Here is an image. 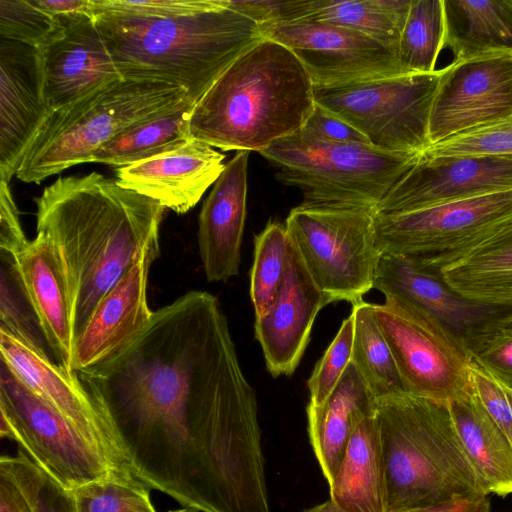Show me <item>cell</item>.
I'll list each match as a JSON object with an SVG mask.
<instances>
[{"mask_svg":"<svg viewBox=\"0 0 512 512\" xmlns=\"http://www.w3.org/2000/svg\"><path fill=\"white\" fill-rule=\"evenodd\" d=\"M76 373L150 489L200 512H271L256 393L217 297L187 292Z\"/></svg>","mask_w":512,"mask_h":512,"instance_id":"cell-1","label":"cell"},{"mask_svg":"<svg viewBox=\"0 0 512 512\" xmlns=\"http://www.w3.org/2000/svg\"><path fill=\"white\" fill-rule=\"evenodd\" d=\"M36 204V233L51 244L66 285L76 337L101 299L123 277L166 210L98 172L57 178Z\"/></svg>","mask_w":512,"mask_h":512,"instance_id":"cell-2","label":"cell"},{"mask_svg":"<svg viewBox=\"0 0 512 512\" xmlns=\"http://www.w3.org/2000/svg\"><path fill=\"white\" fill-rule=\"evenodd\" d=\"M314 85L295 54L263 38L218 77L189 115L194 140L257 151L299 131L315 108Z\"/></svg>","mask_w":512,"mask_h":512,"instance_id":"cell-3","label":"cell"},{"mask_svg":"<svg viewBox=\"0 0 512 512\" xmlns=\"http://www.w3.org/2000/svg\"><path fill=\"white\" fill-rule=\"evenodd\" d=\"M218 1L213 10L171 19L93 16L123 79L177 85L198 101L264 38L257 23Z\"/></svg>","mask_w":512,"mask_h":512,"instance_id":"cell-4","label":"cell"},{"mask_svg":"<svg viewBox=\"0 0 512 512\" xmlns=\"http://www.w3.org/2000/svg\"><path fill=\"white\" fill-rule=\"evenodd\" d=\"M387 512L487 496L446 402L402 392L377 400Z\"/></svg>","mask_w":512,"mask_h":512,"instance_id":"cell-5","label":"cell"},{"mask_svg":"<svg viewBox=\"0 0 512 512\" xmlns=\"http://www.w3.org/2000/svg\"><path fill=\"white\" fill-rule=\"evenodd\" d=\"M197 101L181 87L153 80L119 79L53 111L16 173L26 183L80 163L121 131Z\"/></svg>","mask_w":512,"mask_h":512,"instance_id":"cell-6","label":"cell"},{"mask_svg":"<svg viewBox=\"0 0 512 512\" xmlns=\"http://www.w3.org/2000/svg\"><path fill=\"white\" fill-rule=\"evenodd\" d=\"M259 154L279 168L277 180L302 191V203L375 208L421 153L322 141L299 130Z\"/></svg>","mask_w":512,"mask_h":512,"instance_id":"cell-7","label":"cell"},{"mask_svg":"<svg viewBox=\"0 0 512 512\" xmlns=\"http://www.w3.org/2000/svg\"><path fill=\"white\" fill-rule=\"evenodd\" d=\"M375 213L372 207L305 203L290 211L285 226L292 247L330 303L357 304L373 288L382 256Z\"/></svg>","mask_w":512,"mask_h":512,"instance_id":"cell-8","label":"cell"},{"mask_svg":"<svg viewBox=\"0 0 512 512\" xmlns=\"http://www.w3.org/2000/svg\"><path fill=\"white\" fill-rule=\"evenodd\" d=\"M442 74L440 69L314 86V99L356 128L371 146L393 153H422L430 146L429 117Z\"/></svg>","mask_w":512,"mask_h":512,"instance_id":"cell-9","label":"cell"},{"mask_svg":"<svg viewBox=\"0 0 512 512\" xmlns=\"http://www.w3.org/2000/svg\"><path fill=\"white\" fill-rule=\"evenodd\" d=\"M376 212V211H375ZM380 253L441 268L512 228V190L374 218Z\"/></svg>","mask_w":512,"mask_h":512,"instance_id":"cell-10","label":"cell"},{"mask_svg":"<svg viewBox=\"0 0 512 512\" xmlns=\"http://www.w3.org/2000/svg\"><path fill=\"white\" fill-rule=\"evenodd\" d=\"M0 436L17 442L38 466L67 490L121 472L93 443L38 398L1 360Z\"/></svg>","mask_w":512,"mask_h":512,"instance_id":"cell-11","label":"cell"},{"mask_svg":"<svg viewBox=\"0 0 512 512\" xmlns=\"http://www.w3.org/2000/svg\"><path fill=\"white\" fill-rule=\"evenodd\" d=\"M373 310L405 392L448 403L469 390L471 358L460 337L399 298L385 297Z\"/></svg>","mask_w":512,"mask_h":512,"instance_id":"cell-12","label":"cell"},{"mask_svg":"<svg viewBox=\"0 0 512 512\" xmlns=\"http://www.w3.org/2000/svg\"><path fill=\"white\" fill-rule=\"evenodd\" d=\"M301 61L314 86H334L407 74L398 55L356 30L314 18L259 26Z\"/></svg>","mask_w":512,"mask_h":512,"instance_id":"cell-13","label":"cell"},{"mask_svg":"<svg viewBox=\"0 0 512 512\" xmlns=\"http://www.w3.org/2000/svg\"><path fill=\"white\" fill-rule=\"evenodd\" d=\"M0 351L1 360L38 398L73 425L121 472L135 476L118 434L77 373L68 372L47 354L2 328Z\"/></svg>","mask_w":512,"mask_h":512,"instance_id":"cell-14","label":"cell"},{"mask_svg":"<svg viewBox=\"0 0 512 512\" xmlns=\"http://www.w3.org/2000/svg\"><path fill=\"white\" fill-rule=\"evenodd\" d=\"M512 114V54L455 61L443 68L429 117L430 146Z\"/></svg>","mask_w":512,"mask_h":512,"instance_id":"cell-15","label":"cell"},{"mask_svg":"<svg viewBox=\"0 0 512 512\" xmlns=\"http://www.w3.org/2000/svg\"><path fill=\"white\" fill-rule=\"evenodd\" d=\"M508 190H512V156L428 157L421 153L375 211L399 214Z\"/></svg>","mask_w":512,"mask_h":512,"instance_id":"cell-16","label":"cell"},{"mask_svg":"<svg viewBox=\"0 0 512 512\" xmlns=\"http://www.w3.org/2000/svg\"><path fill=\"white\" fill-rule=\"evenodd\" d=\"M52 113L40 50L0 38V176L9 183Z\"/></svg>","mask_w":512,"mask_h":512,"instance_id":"cell-17","label":"cell"},{"mask_svg":"<svg viewBox=\"0 0 512 512\" xmlns=\"http://www.w3.org/2000/svg\"><path fill=\"white\" fill-rule=\"evenodd\" d=\"M160 254L159 234L153 236L123 277L101 299L83 331L76 337L72 370L77 372L107 359L151 320L147 282Z\"/></svg>","mask_w":512,"mask_h":512,"instance_id":"cell-18","label":"cell"},{"mask_svg":"<svg viewBox=\"0 0 512 512\" xmlns=\"http://www.w3.org/2000/svg\"><path fill=\"white\" fill-rule=\"evenodd\" d=\"M58 19L62 34L40 49L45 95L52 112L123 79L93 15Z\"/></svg>","mask_w":512,"mask_h":512,"instance_id":"cell-19","label":"cell"},{"mask_svg":"<svg viewBox=\"0 0 512 512\" xmlns=\"http://www.w3.org/2000/svg\"><path fill=\"white\" fill-rule=\"evenodd\" d=\"M328 304L292 247L274 302L265 315L255 318V337L272 376L294 373L309 343L316 316Z\"/></svg>","mask_w":512,"mask_h":512,"instance_id":"cell-20","label":"cell"},{"mask_svg":"<svg viewBox=\"0 0 512 512\" xmlns=\"http://www.w3.org/2000/svg\"><path fill=\"white\" fill-rule=\"evenodd\" d=\"M224 158L213 147L192 139L168 152L117 168L116 179L122 187L184 214L216 182L225 168Z\"/></svg>","mask_w":512,"mask_h":512,"instance_id":"cell-21","label":"cell"},{"mask_svg":"<svg viewBox=\"0 0 512 512\" xmlns=\"http://www.w3.org/2000/svg\"><path fill=\"white\" fill-rule=\"evenodd\" d=\"M248 156V151H238L225 164L199 214V254L209 282H226L239 273Z\"/></svg>","mask_w":512,"mask_h":512,"instance_id":"cell-22","label":"cell"},{"mask_svg":"<svg viewBox=\"0 0 512 512\" xmlns=\"http://www.w3.org/2000/svg\"><path fill=\"white\" fill-rule=\"evenodd\" d=\"M373 288L385 297L399 298L424 310L462 340L488 318L509 309L463 297L444 281L438 268L402 255L381 256Z\"/></svg>","mask_w":512,"mask_h":512,"instance_id":"cell-23","label":"cell"},{"mask_svg":"<svg viewBox=\"0 0 512 512\" xmlns=\"http://www.w3.org/2000/svg\"><path fill=\"white\" fill-rule=\"evenodd\" d=\"M29 301L46 342L59 365L72 370L74 333L63 274L56 254L41 233L13 254L1 253Z\"/></svg>","mask_w":512,"mask_h":512,"instance_id":"cell-24","label":"cell"},{"mask_svg":"<svg viewBox=\"0 0 512 512\" xmlns=\"http://www.w3.org/2000/svg\"><path fill=\"white\" fill-rule=\"evenodd\" d=\"M376 411L377 400L352 361L323 404L308 403L309 442L328 486L355 429Z\"/></svg>","mask_w":512,"mask_h":512,"instance_id":"cell-25","label":"cell"},{"mask_svg":"<svg viewBox=\"0 0 512 512\" xmlns=\"http://www.w3.org/2000/svg\"><path fill=\"white\" fill-rule=\"evenodd\" d=\"M463 450L486 495L512 494V443L471 386L448 402Z\"/></svg>","mask_w":512,"mask_h":512,"instance_id":"cell-26","label":"cell"},{"mask_svg":"<svg viewBox=\"0 0 512 512\" xmlns=\"http://www.w3.org/2000/svg\"><path fill=\"white\" fill-rule=\"evenodd\" d=\"M329 492L330 499L347 512H387L386 471L376 414L355 429Z\"/></svg>","mask_w":512,"mask_h":512,"instance_id":"cell-27","label":"cell"},{"mask_svg":"<svg viewBox=\"0 0 512 512\" xmlns=\"http://www.w3.org/2000/svg\"><path fill=\"white\" fill-rule=\"evenodd\" d=\"M443 11L453 62L512 54V0H443Z\"/></svg>","mask_w":512,"mask_h":512,"instance_id":"cell-28","label":"cell"},{"mask_svg":"<svg viewBox=\"0 0 512 512\" xmlns=\"http://www.w3.org/2000/svg\"><path fill=\"white\" fill-rule=\"evenodd\" d=\"M444 281L463 297L512 308V228L439 268Z\"/></svg>","mask_w":512,"mask_h":512,"instance_id":"cell-29","label":"cell"},{"mask_svg":"<svg viewBox=\"0 0 512 512\" xmlns=\"http://www.w3.org/2000/svg\"><path fill=\"white\" fill-rule=\"evenodd\" d=\"M194 105L187 104L121 131L95 151L91 162L120 168L189 142V115Z\"/></svg>","mask_w":512,"mask_h":512,"instance_id":"cell-30","label":"cell"},{"mask_svg":"<svg viewBox=\"0 0 512 512\" xmlns=\"http://www.w3.org/2000/svg\"><path fill=\"white\" fill-rule=\"evenodd\" d=\"M412 0H321L309 17L356 30L398 55Z\"/></svg>","mask_w":512,"mask_h":512,"instance_id":"cell-31","label":"cell"},{"mask_svg":"<svg viewBox=\"0 0 512 512\" xmlns=\"http://www.w3.org/2000/svg\"><path fill=\"white\" fill-rule=\"evenodd\" d=\"M354 341L351 361L376 400L405 392L389 345L378 325L373 304L352 305Z\"/></svg>","mask_w":512,"mask_h":512,"instance_id":"cell-32","label":"cell"},{"mask_svg":"<svg viewBox=\"0 0 512 512\" xmlns=\"http://www.w3.org/2000/svg\"><path fill=\"white\" fill-rule=\"evenodd\" d=\"M443 0H412L401 34L398 58L407 74L435 71L444 47Z\"/></svg>","mask_w":512,"mask_h":512,"instance_id":"cell-33","label":"cell"},{"mask_svg":"<svg viewBox=\"0 0 512 512\" xmlns=\"http://www.w3.org/2000/svg\"><path fill=\"white\" fill-rule=\"evenodd\" d=\"M291 241L286 226L270 221L254 238V262L250 274V297L255 318L267 313L284 280Z\"/></svg>","mask_w":512,"mask_h":512,"instance_id":"cell-34","label":"cell"},{"mask_svg":"<svg viewBox=\"0 0 512 512\" xmlns=\"http://www.w3.org/2000/svg\"><path fill=\"white\" fill-rule=\"evenodd\" d=\"M476 364L512 390V309L488 318L464 339Z\"/></svg>","mask_w":512,"mask_h":512,"instance_id":"cell-35","label":"cell"},{"mask_svg":"<svg viewBox=\"0 0 512 512\" xmlns=\"http://www.w3.org/2000/svg\"><path fill=\"white\" fill-rule=\"evenodd\" d=\"M0 470L16 483L33 512H76L71 490L57 483L22 449L0 457Z\"/></svg>","mask_w":512,"mask_h":512,"instance_id":"cell-36","label":"cell"},{"mask_svg":"<svg viewBox=\"0 0 512 512\" xmlns=\"http://www.w3.org/2000/svg\"><path fill=\"white\" fill-rule=\"evenodd\" d=\"M76 512H156L150 488L136 477H110L71 490Z\"/></svg>","mask_w":512,"mask_h":512,"instance_id":"cell-37","label":"cell"},{"mask_svg":"<svg viewBox=\"0 0 512 512\" xmlns=\"http://www.w3.org/2000/svg\"><path fill=\"white\" fill-rule=\"evenodd\" d=\"M63 26L31 0H0V38L42 49L58 38Z\"/></svg>","mask_w":512,"mask_h":512,"instance_id":"cell-38","label":"cell"},{"mask_svg":"<svg viewBox=\"0 0 512 512\" xmlns=\"http://www.w3.org/2000/svg\"><path fill=\"white\" fill-rule=\"evenodd\" d=\"M428 157L512 156V114L449 137L422 152Z\"/></svg>","mask_w":512,"mask_h":512,"instance_id":"cell-39","label":"cell"},{"mask_svg":"<svg viewBox=\"0 0 512 512\" xmlns=\"http://www.w3.org/2000/svg\"><path fill=\"white\" fill-rule=\"evenodd\" d=\"M1 328L47 354L48 344L37 317L21 290L11 266L1 261ZM48 355V354H47Z\"/></svg>","mask_w":512,"mask_h":512,"instance_id":"cell-40","label":"cell"},{"mask_svg":"<svg viewBox=\"0 0 512 512\" xmlns=\"http://www.w3.org/2000/svg\"><path fill=\"white\" fill-rule=\"evenodd\" d=\"M353 341L354 315L351 313L343 320L335 338L315 365L307 383L309 403L323 404L335 389L351 362Z\"/></svg>","mask_w":512,"mask_h":512,"instance_id":"cell-41","label":"cell"},{"mask_svg":"<svg viewBox=\"0 0 512 512\" xmlns=\"http://www.w3.org/2000/svg\"><path fill=\"white\" fill-rule=\"evenodd\" d=\"M218 0H92L94 13L140 19H171L213 10Z\"/></svg>","mask_w":512,"mask_h":512,"instance_id":"cell-42","label":"cell"},{"mask_svg":"<svg viewBox=\"0 0 512 512\" xmlns=\"http://www.w3.org/2000/svg\"><path fill=\"white\" fill-rule=\"evenodd\" d=\"M221 3L262 26L309 18L320 6L321 0H221Z\"/></svg>","mask_w":512,"mask_h":512,"instance_id":"cell-43","label":"cell"},{"mask_svg":"<svg viewBox=\"0 0 512 512\" xmlns=\"http://www.w3.org/2000/svg\"><path fill=\"white\" fill-rule=\"evenodd\" d=\"M469 383L483 408L512 443V390L472 360Z\"/></svg>","mask_w":512,"mask_h":512,"instance_id":"cell-44","label":"cell"},{"mask_svg":"<svg viewBox=\"0 0 512 512\" xmlns=\"http://www.w3.org/2000/svg\"><path fill=\"white\" fill-rule=\"evenodd\" d=\"M300 130L322 141L370 145L356 128L317 104Z\"/></svg>","mask_w":512,"mask_h":512,"instance_id":"cell-45","label":"cell"},{"mask_svg":"<svg viewBox=\"0 0 512 512\" xmlns=\"http://www.w3.org/2000/svg\"><path fill=\"white\" fill-rule=\"evenodd\" d=\"M26 238L22 229L19 211L13 199L9 183L0 180V250L13 254Z\"/></svg>","mask_w":512,"mask_h":512,"instance_id":"cell-46","label":"cell"},{"mask_svg":"<svg viewBox=\"0 0 512 512\" xmlns=\"http://www.w3.org/2000/svg\"><path fill=\"white\" fill-rule=\"evenodd\" d=\"M399 512H490L487 496L466 497Z\"/></svg>","mask_w":512,"mask_h":512,"instance_id":"cell-47","label":"cell"},{"mask_svg":"<svg viewBox=\"0 0 512 512\" xmlns=\"http://www.w3.org/2000/svg\"><path fill=\"white\" fill-rule=\"evenodd\" d=\"M0 512H33L16 483L3 470H0Z\"/></svg>","mask_w":512,"mask_h":512,"instance_id":"cell-48","label":"cell"},{"mask_svg":"<svg viewBox=\"0 0 512 512\" xmlns=\"http://www.w3.org/2000/svg\"><path fill=\"white\" fill-rule=\"evenodd\" d=\"M36 6L54 17L93 15L92 0H31Z\"/></svg>","mask_w":512,"mask_h":512,"instance_id":"cell-49","label":"cell"},{"mask_svg":"<svg viewBox=\"0 0 512 512\" xmlns=\"http://www.w3.org/2000/svg\"><path fill=\"white\" fill-rule=\"evenodd\" d=\"M301 512H347L342 507H340L337 503L332 501L331 499L317 504L313 507L304 509Z\"/></svg>","mask_w":512,"mask_h":512,"instance_id":"cell-50","label":"cell"},{"mask_svg":"<svg viewBox=\"0 0 512 512\" xmlns=\"http://www.w3.org/2000/svg\"><path fill=\"white\" fill-rule=\"evenodd\" d=\"M167 512H200V511L193 509V508H189V507H182L179 509L169 510Z\"/></svg>","mask_w":512,"mask_h":512,"instance_id":"cell-51","label":"cell"}]
</instances>
